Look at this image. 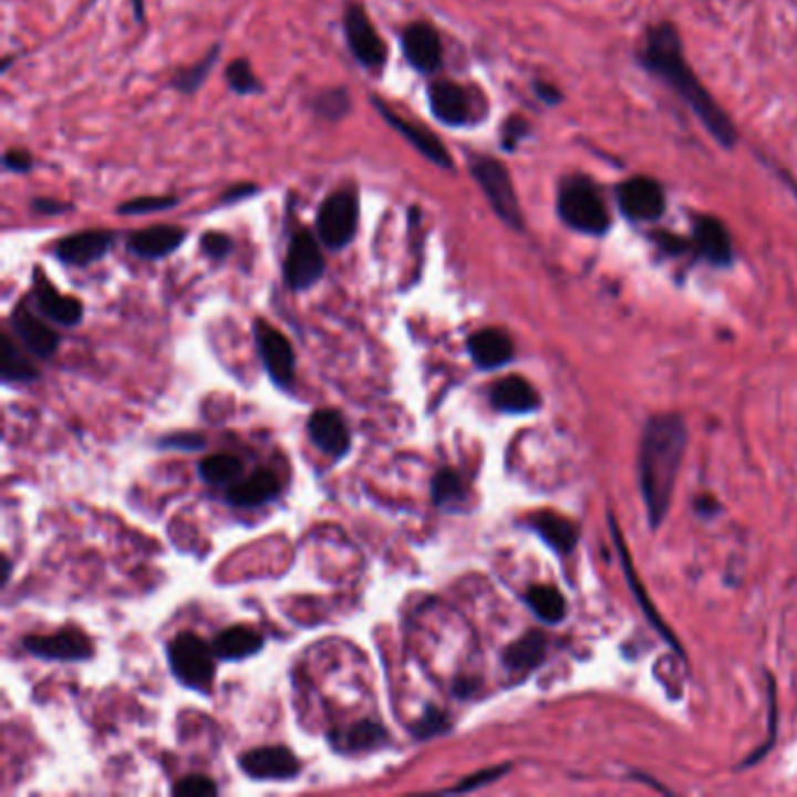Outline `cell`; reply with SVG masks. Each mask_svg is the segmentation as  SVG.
<instances>
[{"mask_svg": "<svg viewBox=\"0 0 797 797\" xmlns=\"http://www.w3.org/2000/svg\"><path fill=\"white\" fill-rule=\"evenodd\" d=\"M636 56L639 64L650 75L660 77L664 85L674 92L692 113H695V117L704 124V130L711 134L713 141L727 151H732L734 145L739 143L737 124L732 122L727 111L711 96V92L704 87V82L687 64L683 40L674 24L660 22L655 27H650L641 40Z\"/></svg>", "mask_w": 797, "mask_h": 797, "instance_id": "1", "label": "cell"}, {"mask_svg": "<svg viewBox=\"0 0 797 797\" xmlns=\"http://www.w3.org/2000/svg\"><path fill=\"white\" fill-rule=\"evenodd\" d=\"M685 449L687 424L681 414L648 418L639 447V487L653 529H660L669 515Z\"/></svg>", "mask_w": 797, "mask_h": 797, "instance_id": "2", "label": "cell"}, {"mask_svg": "<svg viewBox=\"0 0 797 797\" xmlns=\"http://www.w3.org/2000/svg\"><path fill=\"white\" fill-rule=\"evenodd\" d=\"M557 214L566 227L580 235L601 237L611 227L605 199L599 187L584 176H569L561 180L557 193Z\"/></svg>", "mask_w": 797, "mask_h": 797, "instance_id": "3", "label": "cell"}, {"mask_svg": "<svg viewBox=\"0 0 797 797\" xmlns=\"http://www.w3.org/2000/svg\"><path fill=\"white\" fill-rule=\"evenodd\" d=\"M468 169H470L475 183L479 185V190L485 193L491 211L510 229L521 232L524 214H521V204H519L508 166L489 155H470Z\"/></svg>", "mask_w": 797, "mask_h": 797, "instance_id": "4", "label": "cell"}, {"mask_svg": "<svg viewBox=\"0 0 797 797\" xmlns=\"http://www.w3.org/2000/svg\"><path fill=\"white\" fill-rule=\"evenodd\" d=\"M359 195L353 190H338L323 199L317 216V232L325 248L344 250L359 235Z\"/></svg>", "mask_w": 797, "mask_h": 797, "instance_id": "5", "label": "cell"}, {"mask_svg": "<svg viewBox=\"0 0 797 797\" xmlns=\"http://www.w3.org/2000/svg\"><path fill=\"white\" fill-rule=\"evenodd\" d=\"M214 645L208 648L197 634H178L169 643V664L174 676L185 685L199 692H206L214 683Z\"/></svg>", "mask_w": 797, "mask_h": 797, "instance_id": "6", "label": "cell"}, {"mask_svg": "<svg viewBox=\"0 0 797 797\" xmlns=\"http://www.w3.org/2000/svg\"><path fill=\"white\" fill-rule=\"evenodd\" d=\"M319 241L321 239L313 237L309 229H298V232L290 237L283 260V279L290 290L304 292L321 281L325 271V258Z\"/></svg>", "mask_w": 797, "mask_h": 797, "instance_id": "7", "label": "cell"}, {"mask_svg": "<svg viewBox=\"0 0 797 797\" xmlns=\"http://www.w3.org/2000/svg\"><path fill=\"white\" fill-rule=\"evenodd\" d=\"M342 22L346 45L353 59L368 71H382L389 61V48L382 33L374 29L365 8L361 3H351Z\"/></svg>", "mask_w": 797, "mask_h": 797, "instance_id": "8", "label": "cell"}, {"mask_svg": "<svg viewBox=\"0 0 797 797\" xmlns=\"http://www.w3.org/2000/svg\"><path fill=\"white\" fill-rule=\"evenodd\" d=\"M370 103H372V108L382 115V120L389 124V127L401 134L418 155L426 157L431 164H435L437 169H443V172L454 169V159H452V155L447 151V145L439 141L433 132L422 127V124L405 120L403 115H397L395 111H391L386 106V103L380 96H372Z\"/></svg>", "mask_w": 797, "mask_h": 797, "instance_id": "9", "label": "cell"}, {"mask_svg": "<svg viewBox=\"0 0 797 797\" xmlns=\"http://www.w3.org/2000/svg\"><path fill=\"white\" fill-rule=\"evenodd\" d=\"M620 211L634 222H655L666 211L664 187L650 176H634L618 187Z\"/></svg>", "mask_w": 797, "mask_h": 797, "instance_id": "10", "label": "cell"}, {"mask_svg": "<svg viewBox=\"0 0 797 797\" xmlns=\"http://www.w3.org/2000/svg\"><path fill=\"white\" fill-rule=\"evenodd\" d=\"M253 334L260 359L265 363L267 374L271 376V382L279 386H290L292 380H296V351H292L286 334H281L277 328H271L262 319L256 321Z\"/></svg>", "mask_w": 797, "mask_h": 797, "instance_id": "11", "label": "cell"}, {"mask_svg": "<svg viewBox=\"0 0 797 797\" xmlns=\"http://www.w3.org/2000/svg\"><path fill=\"white\" fill-rule=\"evenodd\" d=\"M403 54L407 64L422 75H435L443 69L445 61V48L443 38H439L437 29L428 22H414L403 31L401 38Z\"/></svg>", "mask_w": 797, "mask_h": 797, "instance_id": "12", "label": "cell"}, {"mask_svg": "<svg viewBox=\"0 0 797 797\" xmlns=\"http://www.w3.org/2000/svg\"><path fill=\"white\" fill-rule=\"evenodd\" d=\"M428 108L445 127H466L473 122V96L454 80H433L428 85Z\"/></svg>", "mask_w": 797, "mask_h": 797, "instance_id": "13", "label": "cell"}, {"mask_svg": "<svg viewBox=\"0 0 797 797\" xmlns=\"http://www.w3.org/2000/svg\"><path fill=\"white\" fill-rule=\"evenodd\" d=\"M24 648L31 655L50 662H82L94 653L90 639L77 629H64L50 636H27Z\"/></svg>", "mask_w": 797, "mask_h": 797, "instance_id": "14", "label": "cell"}, {"mask_svg": "<svg viewBox=\"0 0 797 797\" xmlns=\"http://www.w3.org/2000/svg\"><path fill=\"white\" fill-rule=\"evenodd\" d=\"M115 235L108 229H85L71 237L56 241L54 256L71 267H90L111 253Z\"/></svg>", "mask_w": 797, "mask_h": 797, "instance_id": "15", "label": "cell"}, {"mask_svg": "<svg viewBox=\"0 0 797 797\" xmlns=\"http://www.w3.org/2000/svg\"><path fill=\"white\" fill-rule=\"evenodd\" d=\"M241 769L250 779L288 782L300 772V763L283 746H262L241 755Z\"/></svg>", "mask_w": 797, "mask_h": 797, "instance_id": "16", "label": "cell"}, {"mask_svg": "<svg viewBox=\"0 0 797 797\" xmlns=\"http://www.w3.org/2000/svg\"><path fill=\"white\" fill-rule=\"evenodd\" d=\"M187 239V232L178 225H153L134 232L127 241L130 250L141 260H162L176 253Z\"/></svg>", "mask_w": 797, "mask_h": 797, "instance_id": "17", "label": "cell"}, {"mask_svg": "<svg viewBox=\"0 0 797 797\" xmlns=\"http://www.w3.org/2000/svg\"><path fill=\"white\" fill-rule=\"evenodd\" d=\"M307 431L311 443L332 458H342L351 449V435L344 418L332 410H319L309 416Z\"/></svg>", "mask_w": 797, "mask_h": 797, "instance_id": "18", "label": "cell"}, {"mask_svg": "<svg viewBox=\"0 0 797 797\" xmlns=\"http://www.w3.org/2000/svg\"><path fill=\"white\" fill-rule=\"evenodd\" d=\"M35 304L43 317L64 328L77 325L82 317H85V307H82V302L77 298H69L64 292H59L40 269H35Z\"/></svg>", "mask_w": 797, "mask_h": 797, "instance_id": "19", "label": "cell"}, {"mask_svg": "<svg viewBox=\"0 0 797 797\" xmlns=\"http://www.w3.org/2000/svg\"><path fill=\"white\" fill-rule=\"evenodd\" d=\"M468 353L479 370H496L513 361L515 346L503 330L485 328L468 338Z\"/></svg>", "mask_w": 797, "mask_h": 797, "instance_id": "20", "label": "cell"}, {"mask_svg": "<svg viewBox=\"0 0 797 797\" xmlns=\"http://www.w3.org/2000/svg\"><path fill=\"white\" fill-rule=\"evenodd\" d=\"M695 248L706 262L716 267H727L734 260V246L727 227L713 216L695 218Z\"/></svg>", "mask_w": 797, "mask_h": 797, "instance_id": "21", "label": "cell"}, {"mask_svg": "<svg viewBox=\"0 0 797 797\" xmlns=\"http://www.w3.org/2000/svg\"><path fill=\"white\" fill-rule=\"evenodd\" d=\"M10 321H12L17 338L24 342V346L31 353L40 355V359H50V355L56 351L59 334L40 321L35 313H31L27 307H17L12 311Z\"/></svg>", "mask_w": 797, "mask_h": 797, "instance_id": "22", "label": "cell"}, {"mask_svg": "<svg viewBox=\"0 0 797 797\" xmlns=\"http://www.w3.org/2000/svg\"><path fill=\"white\" fill-rule=\"evenodd\" d=\"M491 405L506 414H529L540 405L536 389L524 376H506L491 389Z\"/></svg>", "mask_w": 797, "mask_h": 797, "instance_id": "23", "label": "cell"}, {"mask_svg": "<svg viewBox=\"0 0 797 797\" xmlns=\"http://www.w3.org/2000/svg\"><path fill=\"white\" fill-rule=\"evenodd\" d=\"M529 527L545 540L548 548H552L557 555L566 557L576 550L578 545V527L561 515L555 513H538L529 519Z\"/></svg>", "mask_w": 797, "mask_h": 797, "instance_id": "24", "label": "cell"}, {"mask_svg": "<svg viewBox=\"0 0 797 797\" xmlns=\"http://www.w3.org/2000/svg\"><path fill=\"white\" fill-rule=\"evenodd\" d=\"M279 494V479L275 473L258 470L244 482L227 489V500L237 508H260Z\"/></svg>", "mask_w": 797, "mask_h": 797, "instance_id": "25", "label": "cell"}, {"mask_svg": "<svg viewBox=\"0 0 797 797\" xmlns=\"http://www.w3.org/2000/svg\"><path fill=\"white\" fill-rule=\"evenodd\" d=\"M265 645V639L250 627H232L225 629L214 641V653L218 660L237 662L250 655H258Z\"/></svg>", "mask_w": 797, "mask_h": 797, "instance_id": "26", "label": "cell"}, {"mask_svg": "<svg viewBox=\"0 0 797 797\" xmlns=\"http://www.w3.org/2000/svg\"><path fill=\"white\" fill-rule=\"evenodd\" d=\"M611 529H613V540H615V545H618V550H620V561H622V569H624V576H627V582H629V587H632V592H634V599L641 603V608H643V613L648 615V620H650V624H653L655 629H658V632H660V636L662 639H666L669 643H671V648H674V650H681V645H679V641L674 639V634H671L669 632V627L660 620V615L655 613V605L653 603H650V599H648V594L643 592V587H641V582H639V578H636V571H634V566H632V559H629V552H627V548H624V542H622V536H620V529H618V524H615V519L611 517Z\"/></svg>", "mask_w": 797, "mask_h": 797, "instance_id": "27", "label": "cell"}, {"mask_svg": "<svg viewBox=\"0 0 797 797\" xmlns=\"http://www.w3.org/2000/svg\"><path fill=\"white\" fill-rule=\"evenodd\" d=\"M545 655H548V636L529 632L506 648L503 664L510 671H531L545 660Z\"/></svg>", "mask_w": 797, "mask_h": 797, "instance_id": "28", "label": "cell"}, {"mask_svg": "<svg viewBox=\"0 0 797 797\" xmlns=\"http://www.w3.org/2000/svg\"><path fill=\"white\" fill-rule=\"evenodd\" d=\"M220 52H222V45L216 43L211 50H208L199 61H195V64H187L183 69H178L174 75H172V87L180 94H195L204 82L208 80V75L214 73L218 59H220Z\"/></svg>", "mask_w": 797, "mask_h": 797, "instance_id": "29", "label": "cell"}, {"mask_svg": "<svg viewBox=\"0 0 797 797\" xmlns=\"http://www.w3.org/2000/svg\"><path fill=\"white\" fill-rule=\"evenodd\" d=\"M330 739L342 751H372L386 742V729L374 721H361L346 732L330 734Z\"/></svg>", "mask_w": 797, "mask_h": 797, "instance_id": "30", "label": "cell"}, {"mask_svg": "<svg viewBox=\"0 0 797 797\" xmlns=\"http://www.w3.org/2000/svg\"><path fill=\"white\" fill-rule=\"evenodd\" d=\"M527 603L531 611L548 624H557L566 618V599L557 587L536 584L527 592Z\"/></svg>", "mask_w": 797, "mask_h": 797, "instance_id": "31", "label": "cell"}, {"mask_svg": "<svg viewBox=\"0 0 797 797\" xmlns=\"http://www.w3.org/2000/svg\"><path fill=\"white\" fill-rule=\"evenodd\" d=\"M0 370H3L6 384H27L38 376L33 363L17 349V344L8 338V334H3V361H0Z\"/></svg>", "mask_w": 797, "mask_h": 797, "instance_id": "32", "label": "cell"}, {"mask_svg": "<svg viewBox=\"0 0 797 797\" xmlns=\"http://www.w3.org/2000/svg\"><path fill=\"white\" fill-rule=\"evenodd\" d=\"M225 80L229 90H232L235 94L239 96H250V94H260L265 90L262 82L258 80L253 66H250V61L246 56H239L235 61H229L227 64V71H225Z\"/></svg>", "mask_w": 797, "mask_h": 797, "instance_id": "33", "label": "cell"}, {"mask_svg": "<svg viewBox=\"0 0 797 797\" xmlns=\"http://www.w3.org/2000/svg\"><path fill=\"white\" fill-rule=\"evenodd\" d=\"M313 111L319 117L338 122L351 113V96L344 87H330L313 96Z\"/></svg>", "mask_w": 797, "mask_h": 797, "instance_id": "34", "label": "cell"}, {"mask_svg": "<svg viewBox=\"0 0 797 797\" xmlns=\"http://www.w3.org/2000/svg\"><path fill=\"white\" fill-rule=\"evenodd\" d=\"M199 475L206 482H211V485H227V482H232L241 475V460L227 454L208 456L199 464Z\"/></svg>", "mask_w": 797, "mask_h": 797, "instance_id": "35", "label": "cell"}, {"mask_svg": "<svg viewBox=\"0 0 797 797\" xmlns=\"http://www.w3.org/2000/svg\"><path fill=\"white\" fill-rule=\"evenodd\" d=\"M178 197L174 195H153V197H136L130 201H122L117 206L120 216H148V214H159V211H169V208L178 206Z\"/></svg>", "mask_w": 797, "mask_h": 797, "instance_id": "36", "label": "cell"}, {"mask_svg": "<svg viewBox=\"0 0 797 797\" xmlns=\"http://www.w3.org/2000/svg\"><path fill=\"white\" fill-rule=\"evenodd\" d=\"M431 496H433L435 506H445V503L460 500V498H464V482H460L456 470L443 468L433 477Z\"/></svg>", "mask_w": 797, "mask_h": 797, "instance_id": "37", "label": "cell"}, {"mask_svg": "<svg viewBox=\"0 0 797 797\" xmlns=\"http://www.w3.org/2000/svg\"><path fill=\"white\" fill-rule=\"evenodd\" d=\"M449 727H452V723L445 713L435 706H428L424 711V716L414 723V727L410 732L414 734V739L426 742V739L439 737V734H445Z\"/></svg>", "mask_w": 797, "mask_h": 797, "instance_id": "38", "label": "cell"}, {"mask_svg": "<svg viewBox=\"0 0 797 797\" xmlns=\"http://www.w3.org/2000/svg\"><path fill=\"white\" fill-rule=\"evenodd\" d=\"M218 793V786L208 779V776H185L176 786H174V795L176 797H214Z\"/></svg>", "mask_w": 797, "mask_h": 797, "instance_id": "39", "label": "cell"}, {"mask_svg": "<svg viewBox=\"0 0 797 797\" xmlns=\"http://www.w3.org/2000/svg\"><path fill=\"white\" fill-rule=\"evenodd\" d=\"M531 132V124L524 120L521 115H513L506 120V124H503V148L506 151H515L517 145L529 136Z\"/></svg>", "mask_w": 797, "mask_h": 797, "instance_id": "40", "label": "cell"}, {"mask_svg": "<svg viewBox=\"0 0 797 797\" xmlns=\"http://www.w3.org/2000/svg\"><path fill=\"white\" fill-rule=\"evenodd\" d=\"M508 772H510V765H500V767L482 769V772H477V774L466 776L464 782H460L458 786H454V788H452V793H466V790H475V788H482V786H487V784H494V782H498V779H500L503 774H508Z\"/></svg>", "mask_w": 797, "mask_h": 797, "instance_id": "41", "label": "cell"}, {"mask_svg": "<svg viewBox=\"0 0 797 797\" xmlns=\"http://www.w3.org/2000/svg\"><path fill=\"white\" fill-rule=\"evenodd\" d=\"M162 449H180V452H199L206 447V437L199 433H174L159 439Z\"/></svg>", "mask_w": 797, "mask_h": 797, "instance_id": "42", "label": "cell"}, {"mask_svg": "<svg viewBox=\"0 0 797 797\" xmlns=\"http://www.w3.org/2000/svg\"><path fill=\"white\" fill-rule=\"evenodd\" d=\"M199 246H201L204 253H206L208 258H211V260H225L229 253H232V248H235L232 239H229V237L222 235V232H206V235L201 237Z\"/></svg>", "mask_w": 797, "mask_h": 797, "instance_id": "43", "label": "cell"}, {"mask_svg": "<svg viewBox=\"0 0 797 797\" xmlns=\"http://www.w3.org/2000/svg\"><path fill=\"white\" fill-rule=\"evenodd\" d=\"M35 159L31 157L29 151H8L6 157H3V166L10 172V174H29L33 169Z\"/></svg>", "mask_w": 797, "mask_h": 797, "instance_id": "44", "label": "cell"}, {"mask_svg": "<svg viewBox=\"0 0 797 797\" xmlns=\"http://www.w3.org/2000/svg\"><path fill=\"white\" fill-rule=\"evenodd\" d=\"M31 208L40 216H61V214H71L73 204L50 199V197H38V199H31Z\"/></svg>", "mask_w": 797, "mask_h": 797, "instance_id": "45", "label": "cell"}, {"mask_svg": "<svg viewBox=\"0 0 797 797\" xmlns=\"http://www.w3.org/2000/svg\"><path fill=\"white\" fill-rule=\"evenodd\" d=\"M258 193H260V187L256 183H237L232 187H227V190L222 193L220 204H237V201L256 197Z\"/></svg>", "mask_w": 797, "mask_h": 797, "instance_id": "46", "label": "cell"}, {"mask_svg": "<svg viewBox=\"0 0 797 797\" xmlns=\"http://www.w3.org/2000/svg\"><path fill=\"white\" fill-rule=\"evenodd\" d=\"M534 92H536V96H538L540 101L552 103V106H555V103L561 101V92H559L555 85H550V82L536 80V82H534Z\"/></svg>", "mask_w": 797, "mask_h": 797, "instance_id": "47", "label": "cell"}, {"mask_svg": "<svg viewBox=\"0 0 797 797\" xmlns=\"http://www.w3.org/2000/svg\"><path fill=\"white\" fill-rule=\"evenodd\" d=\"M477 687V681H456V695H460V697H466V695H470V692Z\"/></svg>", "mask_w": 797, "mask_h": 797, "instance_id": "48", "label": "cell"}, {"mask_svg": "<svg viewBox=\"0 0 797 797\" xmlns=\"http://www.w3.org/2000/svg\"><path fill=\"white\" fill-rule=\"evenodd\" d=\"M132 10L138 24H145V0H132Z\"/></svg>", "mask_w": 797, "mask_h": 797, "instance_id": "49", "label": "cell"}, {"mask_svg": "<svg viewBox=\"0 0 797 797\" xmlns=\"http://www.w3.org/2000/svg\"><path fill=\"white\" fill-rule=\"evenodd\" d=\"M10 573H12V561L10 557H3V584L10 580Z\"/></svg>", "mask_w": 797, "mask_h": 797, "instance_id": "50", "label": "cell"}]
</instances>
